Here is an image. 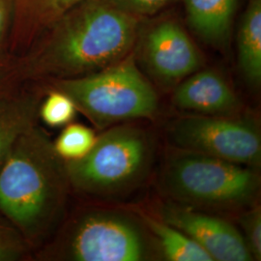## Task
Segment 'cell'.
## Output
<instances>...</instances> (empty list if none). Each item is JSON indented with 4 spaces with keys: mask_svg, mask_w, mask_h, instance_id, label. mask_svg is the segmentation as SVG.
<instances>
[{
    "mask_svg": "<svg viewBox=\"0 0 261 261\" xmlns=\"http://www.w3.org/2000/svg\"><path fill=\"white\" fill-rule=\"evenodd\" d=\"M169 135L189 151L237 165L260 164V134L249 122L217 115L185 117L171 125Z\"/></svg>",
    "mask_w": 261,
    "mask_h": 261,
    "instance_id": "7",
    "label": "cell"
},
{
    "mask_svg": "<svg viewBox=\"0 0 261 261\" xmlns=\"http://www.w3.org/2000/svg\"><path fill=\"white\" fill-rule=\"evenodd\" d=\"M112 6L134 16L152 15L167 5L170 0H105Z\"/></svg>",
    "mask_w": 261,
    "mask_h": 261,
    "instance_id": "20",
    "label": "cell"
},
{
    "mask_svg": "<svg viewBox=\"0 0 261 261\" xmlns=\"http://www.w3.org/2000/svg\"><path fill=\"white\" fill-rule=\"evenodd\" d=\"M3 79H4V73H3V71L0 69V84L3 82Z\"/></svg>",
    "mask_w": 261,
    "mask_h": 261,
    "instance_id": "22",
    "label": "cell"
},
{
    "mask_svg": "<svg viewBox=\"0 0 261 261\" xmlns=\"http://www.w3.org/2000/svg\"><path fill=\"white\" fill-rule=\"evenodd\" d=\"M70 186L65 161L35 124L0 167V214L33 250L59 223Z\"/></svg>",
    "mask_w": 261,
    "mask_h": 261,
    "instance_id": "1",
    "label": "cell"
},
{
    "mask_svg": "<svg viewBox=\"0 0 261 261\" xmlns=\"http://www.w3.org/2000/svg\"><path fill=\"white\" fill-rule=\"evenodd\" d=\"M85 0H14L15 29L19 34L34 33L64 19Z\"/></svg>",
    "mask_w": 261,
    "mask_h": 261,
    "instance_id": "14",
    "label": "cell"
},
{
    "mask_svg": "<svg viewBox=\"0 0 261 261\" xmlns=\"http://www.w3.org/2000/svg\"><path fill=\"white\" fill-rule=\"evenodd\" d=\"M147 136L133 127H116L96 139L84 158L66 162L70 185L77 192L111 196L133 186L149 165Z\"/></svg>",
    "mask_w": 261,
    "mask_h": 261,
    "instance_id": "4",
    "label": "cell"
},
{
    "mask_svg": "<svg viewBox=\"0 0 261 261\" xmlns=\"http://www.w3.org/2000/svg\"><path fill=\"white\" fill-rule=\"evenodd\" d=\"M173 103L178 108L206 115H225L238 107L236 95L220 74L195 72L177 87Z\"/></svg>",
    "mask_w": 261,
    "mask_h": 261,
    "instance_id": "10",
    "label": "cell"
},
{
    "mask_svg": "<svg viewBox=\"0 0 261 261\" xmlns=\"http://www.w3.org/2000/svg\"><path fill=\"white\" fill-rule=\"evenodd\" d=\"M56 87L98 127L151 117L158 107L154 88L130 59L88 75L63 79Z\"/></svg>",
    "mask_w": 261,
    "mask_h": 261,
    "instance_id": "3",
    "label": "cell"
},
{
    "mask_svg": "<svg viewBox=\"0 0 261 261\" xmlns=\"http://www.w3.org/2000/svg\"><path fill=\"white\" fill-rule=\"evenodd\" d=\"M164 182L178 199L227 207L250 202L258 190L259 178L241 165L189 151L170 160Z\"/></svg>",
    "mask_w": 261,
    "mask_h": 261,
    "instance_id": "5",
    "label": "cell"
},
{
    "mask_svg": "<svg viewBox=\"0 0 261 261\" xmlns=\"http://www.w3.org/2000/svg\"><path fill=\"white\" fill-rule=\"evenodd\" d=\"M151 230L158 237L167 259L171 261H214L197 243L176 227L148 220Z\"/></svg>",
    "mask_w": 261,
    "mask_h": 261,
    "instance_id": "15",
    "label": "cell"
},
{
    "mask_svg": "<svg viewBox=\"0 0 261 261\" xmlns=\"http://www.w3.org/2000/svg\"><path fill=\"white\" fill-rule=\"evenodd\" d=\"M76 108L72 99L65 93L56 90L48 94L40 105L39 117L49 127H62L75 118Z\"/></svg>",
    "mask_w": 261,
    "mask_h": 261,
    "instance_id": "17",
    "label": "cell"
},
{
    "mask_svg": "<svg viewBox=\"0 0 261 261\" xmlns=\"http://www.w3.org/2000/svg\"><path fill=\"white\" fill-rule=\"evenodd\" d=\"M145 57L151 70L163 80L177 81L196 72L202 58L186 31L172 20L163 21L145 40Z\"/></svg>",
    "mask_w": 261,
    "mask_h": 261,
    "instance_id": "9",
    "label": "cell"
},
{
    "mask_svg": "<svg viewBox=\"0 0 261 261\" xmlns=\"http://www.w3.org/2000/svg\"><path fill=\"white\" fill-rule=\"evenodd\" d=\"M238 64L244 77L253 85L261 81V0H251L238 31Z\"/></svg>",
    "mask_w": 261,
    "mask_h": 261,
    "instance_id": "13",
    "label": "cell"
},
{
    "mask_svg": "<svg viewBox=\"0 0 261 261\" xmlns=\"http://www.w3.org/2000/svg\"><path fill=\"white\" fill-rule=\"evenodd\" d=\"M31 251L16 227L0 214V261L23 260Z\"/></svg>",
    "mask_w": 261,
    "mask_h": 261,
    "instance_id": "18",
    "label": "cell"
},
{
    "mask_svg": "<svg viewBox=\"0 0 261 261\" xmlns=\"http://www.w3.org/2000/svg\"><path fill=\"white\" fill-rule=\"evenodd\" d=\"M97 137L82 124H68L54 142L59 157L66 162L84 158L92 149Z\"/></svg>",
    "mask_w": 261,
    "mask_h": 261,
    "instance_id": "16",
    "label": "cell"
},
{
    "mask_svg": "<svg viewBox=\"0 0 261 261\" xmlns=\"http://www.w3.org/2000/svg\"><path fill=\"white\" fill-rule=\"evenodd\" d=\"M7 19V9L3 0H0V40L3 35Z\"/></svg>",
    "mask_w": 261,
    "mask_h": 261,
    "instance_id": "21",
    "label": "cell"
},
{
    "mask_svg": "<svg viewBox=\"0 0 261 261\" xmlns=\"http://www.w3.org/2000/svg\"><path fill=\"white\" fill-rule=\"evenodd\" d=\"M138 22L105 0L86 4L59 25L30 63L31 72L68 79L115 64L133 47Z\"/></svg>",
    "mask_w": 261,
    "mask_h": 261,
    "instance_id": "2",
    "label": "cell"
},
{
    "mask_svg": "<svg viewBox=\"0 0 261 261\" xmlns=\"http://www.w3.org/2000/svg\"><path fill=\"white\" fill-rule=\"evenodd\" d=\"M238 0H184L190 27L206 43L224 47L229 40Z\"/></svg>",
    "mask_w": 261,
    "mask_h": 261,
    "instance_id": "11",
    "label": "cell"
},
{
    "mask_svg": "<svg viewBox=\"0 0 261 261\" xmlns=\"http://www.w3.org/2000/svg\"><path fill=\"white\" fill-rule=\"evenodd\" d=\"M39 108L30 96H0V167L19 138L37 124Z\"/></svg>",
    "mask_w": 261,
    "mask_h": 261,
    "instance_id": "12",
    "label": "cell"
},
{
    "mask_svg": "<svg viewBox=\"0 0 261 261\" xmlns=\"http://www.w3.org/2000/svg\"><path fill=\"white\" fill-rule=\"evenodd\" d=\"M145 255L140 228L124 217L107 212L80 217L61 249L62 257L75 261H139Z\"/></svg>",
    "mask_w": 261,
    "mask_h": 261,
    "instance_id": "6",
    "label": "cell"
},
{
    "mask_svg": "<svg viewBox=\"0 0 261 261\" xmlns=\"http://www.w3.org/2000/svg\"><path fill=\"white\" fill-rule=\"evenodd\" d=\"M243 227L246 236L244 237L248 249L252 257L260 259L261 257V214L260 209H253L244 216Z\"/></svg>",
    "mask_w": 261,
    "mask_h": 261,
    "instance_id": "19",
    "label": "cell"
},
{
    "mask_svg": "<svg viewBox=\"0 0 261 261\" xmlns=\"http://www.w3.org/2000/svg\"><path fill=\"white\" fill-rule=\"evenodd\" d=\"M164 220L194 239L213 260L252 259L241 233L232 224L220 218L170 207L164 210Z\"/></svg>",
    "mask_w": 261,
    "mask_h": 261,
    "instance_id": "8",
    "label": "cell"
}]
</instances>
